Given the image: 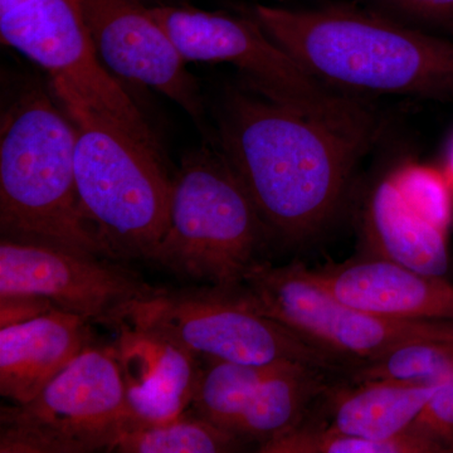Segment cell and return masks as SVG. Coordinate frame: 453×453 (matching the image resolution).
<instances>
[{
  "mask_svg": "<svg viewBox=\"0 0 453 453\" xmlns=\"http://www.w3.org/2000/svg\"><path fill=\"white\" fill-rule=\"evenodd\" d=\"M378 127V121L344 124L234 88L220 103L217 142L267 231L299 242L335 216Z\"/></svg>",
  "mask_w": 453,
  "mask_h": 453,
  "instance_id": "obj_1",
  "label": "cell"
},
{
  "mask_svg": "<svg viewBox=\"0 0 453 453\" xmlns=\"http://www.w3.org/2000/svg\"><path fill=\"white\" fill-rule=\"evenodd\" d=\"M250 17L335 91L453 97V42L351 7L256 5Z\"/></svg>",
  "mask_w": 453,
  "mask_h": 453,
  "instance_id": "obj_2",
  "label": "cell"
},
{
  "mask_svg": "<svg viewBox=\"0 0 453 453\" xmlns=\"http://www.w3.org/2000/svg\"><path fill=\"white\" fill-rule=\"evenodd\" d=\"M74 151V125L43 89H27L3 113L2 238L107 257L80 211Z\"/></svg>",
  "mask_w": 453,
  "mask_h": 453,
  "instance_id": "obj_3",
  "label": "cell"
},
{
  "mask_svg": "<svg viewBox=\"0 0 453 453\" xmlns=\"http://www.w3.org/2000/svg\"><path fill=\"white\" fill-rule=\"evenodd\" d=\"M65 107L76 129L83 219L107 257L148 261L168 228L172 203L173 179L160 151L86 107Z\"/></svg>",
  "mask_w": 453,
  "mask_h": 453,
  "instance_id": "obj_4",
  "label": "cell"
},
{
  "mask_svg": "<svg viewBox=\"0 0 453 453\" xmlns=\"http://www.w3.org/2000/svg\"><path fill=\"white\" fill-rule=\"evenodd\" d=\"M266 234L225 155L203 146L173 179L168 228L148 261L180 279L240 288Z\"/></svg>",
  "mask_w": 453,
  "mask_h": 453,
  "instance_id": "obj_5",
  "label": "cell"
},
{
  "mask_svg": "<svg viewBox=\"0 0 453 453\" xmlns=\"http://www.w3.org/2000/svg\"><path fill=\"white\" fill-rule=\"evenodd\" d=\"M124 324L157 334L205 360L249 365L296 362L325 371L342 362L265 315L243 285L160 288L135 303Z\"/></svg>",
  "mask_w": 453,
  "mask_h": 453,
  "instance_id": "obj_6",
  "label": "cell"
},
{
  "mask_svg": "<svg viewBox=\"0 0 453 453\" xmlns=\"http://www.w3.org/2000/svg\"><path fill=\"white\" fill-rule=\"evenodd\" d=\"M186 62L228 64L256 94L344 124H366L377 118L347 94L316 80L253 18L174 4L149 5Z\"/></svg>",
  "mask_w": 453,
  "mask_h": 453,
  "instance_id": "obj_7",
  "label": "cell"
},
{
  "mask_svg": "<svg viewBox=\"0 0 453 453\" xmlns=\"http://www.w3.org/2000/svg\"><path fill=\"white\" fill-rule=\"evenodd\" d=\"M131 427L115 347L89 345L23 404L0 411V453L113 451Z\"/></svg>",
  "mask_w": 453,
  "mask_h": 453,
  "instance_id": "obj_8",
  "label": "cell"
},
{
  "mask_svg": "<svg viewBox=\"0 0 453 453\" xmlns=\"http://www.w3.org/2000/svg\"><path fill=\"white\" fill-rule=\"evenodd\" d=\"M243 288L265 315L340 360L371 362L405 342L453 340V321L395 320L369 314L334 297L300 262H257Z\"/></svg>",
  "mask_w": 453,
  "mask_h": 453,
  "instance_id": "obj_9",
  "label": "cell"
},
{
  "mask_svg": "<svg viewBox=\"0 0 453 453\" xmlns=\"http://www.w3.org/2000/svg\"><path fill=\"white\" fill-rule=\"evenodd\" d=\"M0 37L49 73L64 105L86 107L159 150L135 101L98 56L77 0H31L0 16Z\"/></svg>",
  "mask_w": 453,
  "mask_h": 453,
  "instance_id": "obj_10",
  "label": "cell"
},
{
  "mask_svg": "<svg viewBox=\"0 0 453 453\" xmlns=\"http://www.w3.org/2000/svg\"><path fill=\"white\" fill-rule=\"evenodd\" d=\"M109 257L50 244L0 241V295L46 297L56 309L119 329L155 288Z\"/></svg>",
  "mask_w": 453,
  "mask_h": 453,
  "instance_id": "obj_11",
  "label": "cell"
},
{
  "mask_svg": "<svg viewBox=\"0 0 453 453\" xmlns=\"http://www.w3.org/2000/svg\"><path fill=\"white\" fill-rule=\"evenodd\" d=\"M98 56L111 73L157 89L203 120L198 82L174 43L140 0H77Z\"/></svg>",
  "mask_w": 453,
  "mask_h": 453,
  "instance_id": "obj_12",
  "label": "cell"
},
{
  "mask_svg": "<svg viewBox=\"0 0 453 453\" xmlns=\"http://www.w3.org/2000/svg\"><path fill=\"white\" fill-rule=\"evenodd\" d=\"M309 273L334 297L369 314L453 321V285L445 277L423 275L380 256L309 268Z\"/></svg>",
  "mask_w": 453,
  "mask_h": 453,
  "instance_id": "obj_13",
  "label": "cell"
},
{
  "mask_svg": "<svg viewBox=\"0 0 453 453\" xmlns=\"http://www.w3.org/2000/svg\"><path fill=\"white\" fill-rule=\"evenodd\" d=\"M119 332L115 348L127 390L130 428L162 425L187 412L201 375L198 357L131 325H122Z\"/></svg>",
  "mask_w": 453,
  "mask_h": 453,
  "instance_id": "obj_14",
  "label": "cell"
},
{
  "mask_svg": "<svg viewBox=\"0 0 453 453\" xmlns=\"http://www.w3.org/2000/svg\"><path fill=\"white\" fill-rule=\"evenodd\" d=\"M92 344L89 321L53 309L0 329V395L23 404L40 395Z\"/></svg>",
  "mask_w": 453,
  "mask_h": 453,
  "instance_id": "obj_15",
  "label": "cell"
},
{
  "mask_svg": "<svg viewBox=\"0 0 453 453\" xmlns=\"http://www.w3.org/2000/svg\"><path fill=\"white\" fill-rule=\"evenodd\" d=\"M363 234L375 256L432 277L449 271L446 231L422 216L395 177L372 188L363 211Z\"/></svg>",
  "mask_w": 453,
  "mask_h": 453,
  "instance_id": "obj_16",
  "label": "cell"
},
{
  "mask_svg": "<svg viewBox=\"0 0 453 453\" xmlns=\"http://www.w3.org/2000/svg\"><path fill=\"white\" fill-rule=\"evenodd\" d=\"M441 383L371 380L357 381L356 387L330 393L327 389L332 413L327 428L372 440L402 436L410 431Z\"/></svg>",
  "mask_w": 453,
  "mask_h": 453,
  "instance_id": "obj_17",
  "label": "cell"
},
{
  "mask_svg": "<svg viewBox=\"0 0 453 453\" xmlns=\"http://www.w3.org/2000/svg\"><path fill=\"white\" fill-rule=\"evenodd\" d=\"M325 369L285 362L259 384L234 425V434L258 447L305 421L309 405L326 393Z\"/></svg>",
  "mask_w": 453,
  "mask_h": 453,
  "instance_id": "obj_18",
  "label": "cell"
},
{
  "mask_svg": "<svg viewBox=\"0 0 453 453\" xmlns=\"http://www.w3.org/2000/svg\"><path fill=\"white\" fill-rule=\"evenodd\" d=\"M282 363L285 362L249 365L225 360H207L199 375L189 410L234 434L235 423L259 384Z\"/></svg>",
  "mask_w": 453,
  "mask_h": 453,
  "instance_id": "obj_19",
  "label": "cell"
},
{
  "mask_svg": "<svg viewBox=\"0 0 453 453\" xmlns=\"http://www.w3.org/2000/svg\"><path fill=\"white\" fill-rule=\"evenodd\" d=\"M246 441L188 410L172 421L134 427L121 434V453H229L244 451Z\"/></svg>",
  "mask_w": 453,
  "mask_h": 453,
  "instance_id": "obj_20",
  "label": "cell"
},
{
  "mask_svg": "<svg viewBox=\"0 0 453 453\" xmlns=\"http://www.w3.org/2000/svg\"><path fill=\"white\" fill-rule=\"evenodd\" d=\"M261 453H443L442 447L421 434H402L390 440L351 436L327 427H299L258 447Z\"/></svg>",
  "mask_w": 453,
  "mask_h": 453,
  "instance_id": "obj_21",
  "label": "cell"
},
{
  "mask_svg": "<svg viewBox=\"0 0 453 453\" xmlns=\"http://www.w3.org/2000/svg\"><path fill=\"white\" fill-rule=\"evenodd\" d=\"M452 372L453 340H418L357 365L353 380L437 384Z\"/></svg>",
  "mask_w": 453,
  "mask_h": 453,
  "instance_id": "obj_22",
  "label": "cell"
},
{
  "mask_svg": "<svg viewBox=\"0 0 453 453\" xmlns=\"http://www.w3.org/2000/svg\"><path fill=\"white\" fill-rule=\"evenodd\" d=\"M393 177L411 204L446 231L451 219V199L445 179L434 170L419 166L402 170Z\"/></svg>",
  "mask_w": 453,
  "mask_h": 453,
  "instance_id": "obj_23",
  "label": "cell"
},
{
  "mask_svg": "<svg viewBox=\"0 0 453 453\" xmlns=\"http://www.w3.org/2000/svg\"><path fill=\"white\" fill-rule=\"evenodd\" d=\"M408 432L434 441L445 452H453V372L440 384Z\"/></svg>",
  "mask_w": 453,
  "mask_h": 453,
  "instance_id": "obj_24",
  "label": "cell"
},
{
  "mask_svg": "<svg viewBox=\"0 0 453 453\" xmlns=\"http://www.w3.org/2000/svg\"><path fill=\"white\" fill-rule=\"evenodd\" d=\"M56 309L46 297L31 294L0 295V329L27 323Z\"/></svg>",
  "mask_w": 453,
  "mask_h": 453,
  "instance_id": "obj_25",
  "label": "cell"
},
{
  "mask_svg": "<svg viewBox=\"0 0 453 453\" xmlns=\"http://www.w3.org/2000/svg\"><path fill=\"white\" fill-rule=\"evenodd\" d=\"M407 19L425 23H442L453 19V0H375Z\"/></svg>",
  "mask_w": 453,
  "mask_h": 453,
  "instance_id": "obj_26",
  "label": "cell"
},
{
  "mask_svg": "<svg viewBox=\"0 0 453 453\" xmlns=\"http://www.w3.org/2000/svg\"><path fill=\"white\" fill-rule=\"evenodd\" d=\"M28 2H31V0H0V16Z\"/></svg>",
  "mask_w": 453,
  "mask_h": 453,
  "instance_id": "obj_27",
  "label": "cell"
},
{
  "mask_svg": "<svg viewBox=\"0 0 453 453\" xmlns=\"http://www.w3.org/2000/svg\"><path fill=\"white\" fill-rule=\"evenodd\" d=\"M449 179H451V181L453 184V150H452V154H451V162H449Z\"/></svg>",
  "mask_w": 453,
  "mask_h": 453,
  "instance_id": "obj_28",
  "label": "cell"
},
{
  "mask_svg": "<svg viewBox=\"0 0 453 453\" xmlns=\"http://www.w3.org/2000/svg\"><path fill=\"white\" fill-rule=\"evenodd\" d=\"M140 2L145 3L146 5H149L148 4L149 0H140Z\"/></svg>",
  "mask_w": 453,
  "mask_h": 453,
  "instance_id": "obj_29",
  "label": "cell"
}]
</instances>
